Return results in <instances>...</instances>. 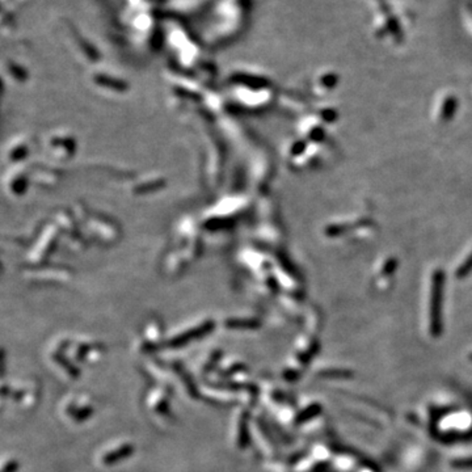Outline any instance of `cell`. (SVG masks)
Here are the masks:
<instances>
[{
	"label": "cell",
	"instance_id": "obj_1",
	"mask_svg": "<svg viewBox=\"0 0 472 472\" xmlns=\"http://www.w3.org/2000/svg\"><path fill=\"white\" fill-rule=\"evenodd\" d=\"M132 451H134V447H132L131 445H129V443H125V445L106 453V454L101 458L102 463L105 464V466H111V464L118 463L120 460L125 459V458H129L130 455L132 454Z\"/></svg>",
	"mask_w": 472,
	"mask_h": 472
},
{
	"label": "cell",
	"instance_id": "obj_2",
	"mask_svg": "<svg viewBox=\"0 0 472 472\" xmlns=\"http://www.w3.org/2000/svg\"><path fill=\"white\" fill-rule=\"evenodd\" d=\"M151 407L158 415H164L167 416L169 413V401L168 399H166V396H162L159 394L158 399H153V401L151 403Z\"/></svg>",
	"mask_w": 472,
	"mask_h": 472
}]
</instances>
